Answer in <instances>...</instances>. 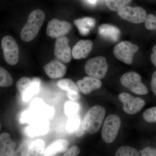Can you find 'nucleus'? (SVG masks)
<instances>
[{"mask_svg":"<svg viewBox=\"0 0 156 156\" xmlns=\"http://www.w3.org/2000/svg\"><path fill=\"white\" fill-rule=\"evenodd\" d=\"M45 19L44 11L39 9L32 11L29 15L27 22L20 32V38L23 41L30 42L39 33Z\"/></svg>","mask_w":156,"mask_h":156,"instance_id":"nucleus-1","label":"nucleus"},{"mask_svg":"<svg viewBox=\"0 0 156 156\" xmlns=\"http://www.w3.org/2000/svg\"><path fill=\"white\" fill-rule=\"evenodd\" d=\"M105 114V109L100 105H95L89 109L82 123L85 131L90 134L97 133L103 123Z\"/></svg>","mask_w":156,"mask_h":156,"instance_id":"nucleus-2","label":"nucleus"},{"mask_svg":"<svg viewBox=\"0 0 156 156\" xmlns=\"http://www.w3.org/2000/svg\"><path fill=\"white\" fill-rule=\"evenodd\" d=\"M41 82V80L38 78L30 79L23 77L18 80L16 87L23 101H28L38 92Z\"/></svg>","mask_w":156,"mask_h":156,"instance_id":"nucleus-3","label":"nucleus"},{"mask_svg":"<svg viewBox=\"0 0 156 156\" xmlns=\"http://www.w3.org/2000/svg\"><path fill=\"white\" fill-rule=\"evenodd\" d=\"M120 82L123 87L136 95H145L148 93L147 88L141 82V76L135 72L124 74L120 79Z\"/></svg>","mask_w":156,"mask_h":156,"instance_id":"nucleus-4","label":"nucleus"},{"mask_svg":"<svg viewBox=\"0 0 156 156\" xmlns=\"http://www.w3.org/2000/svg\"><path fill=\"white\" fill-rule=\"evenodd\" d=\"M121 126V121L119 116L112 114L107 117L101 131V137L104 141L108 144L114 141Z\"/></svg>","mask_w":156,"mask_h":156,"instance_id":"nucleus-5","label":"nucleus"},{"mask_svg":"<svg viewBox=\"0 0 156 156\" xmlns=\"http://www.w3.org/2000/svg\"><path fill=\"white\" fill-rule=\"evenodd\" d=\"M108 68L106 58L99 56L88 60L85 64V70L89 76L101 80L105 77Z\"/></svg>","mask_w":156,"mask_h":156,"instance_id":"nucleus-6","label":"nucleus"},{"mask_svg":"<svg viewBox=\"0 0 156 156\" xmlns=\"http://www.w3.org/2000/svg\"><path fill=\"white\" fill-rule=\"evenodd\" d=\"M138 50L137 45L128 41H124L115 46L113 52L117 59L126 64L131 65L133 63L134 54Z\"/></svg>","mask_w":156,"mask_h":156,"instance_id":"nucleus-7","label":"nucleus"},{"mask_svg":"<svg viewBox=\"0 0 156 156\" xmlns=\"http://www.w3.org/2000/svg\"><path fill=\"white\" fill-rule=\"evenodd\" d=\"M2 48L5 60L11 66L17 64L19 60V49L13 37L6 36L2 39Z\"/></svg>","mask_w":156,"mask_h":156,"instance_id":"nucleus-8","label":"nucleus"},{"mask_svg":"<svg viewBox=\"0 0 156 156\" xmlns=\"http://www.w3.org/2000/svg\"><path fill=\"white\" fill-rule=\"evenodd\" d=\"M120 101L124 105L123 110L129 115L136 114L145 106V101L140 97L134 96L126 92L120 93L119 95Z\"/></svg>","mask_w":156,"mask_h":156,"instance_id":"nucleus-9","label":"nucleus"},{"mask_svg":"<svg viewBox=\"0 0 156 156\" xmlns=\"http://www.w3.org/2000/svg\"><path fill=\"white\" fill-rule=\"evenodd\" d=\"M118 14L122 19L134 23L144 22L147 17L146 11L140 7L126 6L118 11Z\"/></svg>","mask_w":156,"mask_h":156,"instance_id":"nucleus-10","label":"nucleus"},{"mask_svg":"<svg viewBox=\"0 0 156 156\" xmlns=\"http://www.w3.org/2000/svg\"><path fill=\"white\" fill-rule=\"evenodd\" d=\"M71 29L72 25L69 23L53 18L48 23L47 34L52 38L57 39L69 33Z\"/></svg>","mask_w":156,"mask_h":156,"instance_id":"nucleus-11","label":"nucleus"},{"mask_svg":"<svg viewBox=\"0 0 156 156\" xmlns=\"http://www.w3.org/2000/svg\"><path fill=\"white\" fill-rule=\"evenodd\" d=\"M54 55L58 61L62 63H68L71 61L72 54L69 44V40L67 37L64 36L56 39Z\"/></svg>","mask_w":156,"mask_h":156,"instance_id":"nucleus-12","label":"nucleus"},{"mask_svg":"<svg viewBox=\"0 0 156 156\" xmlns=\"http://www.w3.org/2000/svg\"><path fill=\"white\" fill-rule=\"evenodd\" d=\"M46 74L51 79H57L63 77L67 70L66 66L62 62L53 60L44 67Z\"/></svg>","mask_w":156,"mask_h":156,"instance_id":"nucleus-13","label":"nucleus"},{"mask_svg":"<svg viewBox=\"0 0 156 156\" xmlns=\"http://www.w3.org/2000/svg\"><path fill=\"white\" fill-rule=\"evenodd\" d=\"M93 42L90 40H80L74 46L72 54L76 59L87 58L93 48Z\"/></svg>","mask_w":156,"mask_h":156,"instance_id":"nucleus-14","label":"nucleus"},{"mask_svg":"<svg viewBox=\"0 0 156 156\" xmlns=\"http://www.w3.org/2000/svg\"><path fill=\"white\" fill-rule=\"evenodd\" d=\"M76 85L80 91L85 95L100 89L101 87L100 80L90 76L85 77L82 80H78Z\"/></svg>","mask_w":156,"mask_h":156,"instance_id":"nucleus-15","label":"nucleus"},{"mask_svg":"<svg viewBox=\"0 0 156 156\" xmlns=\"http://www.w3.org/2000/svg\"><path fill=\"white\" fill-rule=\"evenodd\" d=\"M49 122L45 119H38L30 124L25 130L26 134L31 136L43 135L48 132Z\"/></svg>","mask_w":156,"mask_h":156,"instance_id":"nucleus-16","label":"nucleus"},{"mask_svg":"<svg viewBox=\"0 0 156 156\" xmlns=\"http://www.w3.org/2000/svg\"><path fill=\"white\" fill-rule=\"evenodd\" d=\"M30 105L31 110L44 119L51 118L54 114L53 109L47 105L41 98L34 99L31 102Z\"/></svg>","mask_w":156,"mask_h":156,"instance_id":"nucleus-17","label":"nucleus"},{"mask_svg":"<svg viewBox=\"0 0 156 156\" xmlns=\"http://www.w3.org/2000/svg\"><path fill=\"white\" fill-rule=\"evenodd\" d=\"M98 33L104 38L112 42L118 41L121 35L119 29L115 26L108 24L100 25L98 28Z\"/></svg>","mask_w":156,"mask_h":156,"instance_id":"nucleus-18","label":"nucleus"},{"mask_svg":"<svg viewBox=\"0 0 156 156\" xmlns=\"http://www.w3.org/2000/svg\"><path fill=\"white\" fill-rule=\"evenodd\" d=\"M17 144L11 139L9 133L0 134V156H12Z\"/></svg>","mask_w":156,"mask_h":156,"instance_id":"nucleus-19","label":"nucleus"},{"mask_svg":"<svg viewBox=\"0 0 156 156\" xmlns=\"http://www.w3.org/2000/svg\"><path fill=\"white\" fill-rule=\"evenodd\" d=\"M69 145V141L67 140L62 139L56 140L45 150L44 156H55L63 153L67 151Z\"/></svg>","mask_w":156,"mask_h":156,"instance_id":"nucleus-20","label":"nucleus"},{"mask_svg":"<svg viewBox=\"0 0 156 156\" xmlns=\"http://www.w3.org/2000/svg\"><path fill=\"white\" fill-rule=\"evenodd\" d=\"M95 19L91 17H85L74 20V23L77 27L80 34L83 36H87L95 27Z\"/></svg>","mask_w":156,"mask_h":156,"instance_id":"nucleus-21","label":"nucleus"},{"mask_svg":"<svg viewBox=\"0 0 156 156\" xmlns=\"http://www.w3.org/2000/svg\"><path fill=\"white\" fill-rule=\"evenodd\" d=\"M45 143L43 140L37 139L31 144L27 156H44L45 151Z\"/></svg>","mask_w":156,"mask_h":156,"instance_id":"nucleus-22","label":"nucleus"},{"mask_svg":"<svg viewBox=\"0 0 156 156\" xmlns=\"http://www.w3.org/2000/svg\"><path fill=\"white\" fill-rule=\"evenodd\" d=\"M56 85L60 89L65 90L67 92L75 91L80 92V89L76 84L71 79H64L59 80L56 83Z\"/></svg>","mask_w":156,"mask_h":156,"instance_id":"nucleus-23","label":"nucleus"},{"mask_svg":"<svg viewBox=\"0 0 156 156\" xmlns=\"http://www.w3.org/2000/svg\"><path fill=\"white\" fill-rule=\"evenodd\" d=\"M132 0H105V4L111 11H118L127 6Z\"/></svg>","mask_w":156,"mask_h":156,"instance_id":"nucleus-24","label":"nucleus"},{"mask_svg":"<svg viewBox=\"0 0 156 156\" xmlns=\"http://www.w3.org/2000/svg\"><path fill=\"white\" fill-rule=\"evenodd\" d=\"M38 115L32 110L23 112L20 117V122L21 124H31L40 118Z\"/></svg>","mask_w":156,"mask_h":156,"instance_id":"nucleus-25","label":"nucleus"},{"mask_svg":"<svg viewBox=\"0 0 156 156\" xmlns=\"http://www.w3.org/2000/svg\"><path fill=\"white\" fill-rule=\"evenodd\" d=\"M81 124L80 117L79 114L69 117L66 125V130L69 133L75 132Z\"/></svg>","mask_w":156,"mask_h":156,"instance_id":"nucleus-26","label":"nucleus"},{"mask_svg":"<svg viewBox=\"0 0 156 156\" xmlns=\"http://www.w3.org/2000/svg\"><path fill=\"white\" fill-rule=\"evenodd\" d=\"M13 80L10 73L0 66V87H9L13 84Z\"/></svg>","mask_w":156,"mask_h":156,"instance_id":"nucleus-27","label":"nucleus"},{"mask_svg":"<svg viewBox=\"0 0 156 156\" xmlns=\"http://www.w3.org/2000/svg\"><path fill=\"white\" fill-rule=\"evenodd\" d=\"M80 109V104L76 101H69L65 104V113L68 117L79 114Z\"/></svg>","mask_w":156,"mask_h":156,"instance_id":"nucleus-28","label":"nucleus"},{"mask_svg":"<svg viewBox=\"0 0 156 156\" xmlns=\"http://www.w3.org/2000/svg\"><path fill=\"white\" fill-rule=\"evenodd\" d=\"M116 156H140L139 152L136 149L128 146L121 147L115 153Z\"/></svg>","mask_w":156,"mask_h":156,"instance_id":"nucleus-29","label":"nucleus"},{"mask_svg":"<svg viewBox=\"0 0 156 156\" xmlns=\"http://www.w3.org/2000/svg\"><path fill=\"white\" fill-rule=\"evenodd\" d=\"M143 117L148 123H156V106L146 110L144 112Z\"/></svg>","mask_w":156,"mask_h":156,"instance_id":"nucleus-30","label":"nucleus"},{"mask_svg":"<svg viewBox=\"0 0 156 156\" xmlns=\"http://www.w3.org/2000/svg\"><path fill=\"white\" fill-rule=\"evenodd\" d=\"M145 27L148 30H156V16L153 14H150L147 15L145 20Z\"/></svg>","mask_w":156,"mask_h":156,"instance_id":"nucleus-31","label":"nucleus"},{"mask_svg":"<svg viewBox=\"0 0 156 156\" xmlns=\"http://www.w3.org/2000/svg\"><path fill=\"white\" fill-rule=\"evenodd\" d=\"M80 152V149L79 147L73 146L69 149L63 155L64 156H78Z\"/></svg>","mask_w":156,"mask_h":156,"instance_id":"nucleus-32","label":"nucleus"},{"mask_svg":"<svg viewBox=\"0 0 156 156\" xmlns=\"http://www.w3.org/2000/svg\"><path fill=\"white\" fill-rule=\"evenodd\" d=\"M142 156H156V149L152 147H147L140 151Z\"/></svg>","mask_w":156,"mask_h":156,"instance_id":"nucleus-33","label":"nucleus"},{"mask_svg":"<svg viewBox=\"0 0 156 156\" xmlns=\"http://www.w3.org/2000/svg\"><path fill=\"white\" fill-rule=\"evenodd\" d=\"M67 97L73 101H77L80 98L79 92L73 91V92H67Z\"/></svg>","mask_w":156,"mask_h":156,"instance_id":"nucleus-34","label":"nucleus"},{"mask_svg":"<svg viewBox=\"0 0 156 156\" xmlns=\"http://www.w3.org/2000/svg\"><path fill=\"white\" fill-rule=\"evenodd\" d=\"M151 87L152 91L156 96V71L153 73L151 81Z\"/></svg>","mask_w":156,"mask_h":156,"instance_id":"nucleus-35","label":"nucleus"},{"mask_svg":"<svg viewBox=\"0 0 156 156\" xmlns=\"http://www.w3.org/2000/svg\"><path fill=\"white\" fill-rule=\"evenodd\" d=\"M85 130H84V128H83V126H82V123H81L79 128L76 130V135L78 136V137H80V136H83L85 134Z\"/></svg>","mask_w":156,"mask_h":156,"instance_id":"nucleus-36","label":"nucleus"},{"mask_svg":"<svg viewBox=\"0 0 156 156\" xmlns=\"http://www.w3.org/2000/svg\"><path fill=\"white\" fill-rule=\"evenodd\" d=\"M151 61L156 67V45L153 48V53L151 54Z\"/></svg>","mask_w":156,"mask_h":156,"instance_id":"nucleus-37","label":"nucleus"},{"mask_svg":"<svg viewBox=\"0 0 156 156\" xmlns=\"http://www.w3.org/2000/svg\"><path fill=\"white\" fill-rule=\"evenodd\" d=\"M97 1L98 0H88L89 2L92 3V4H95Z\"/></svg>","mask_w":156,"mask_h":156,"instance_id":"nucleus-38","label":"nucleus"},{"mask_svg":"<svg viewBox=\"0 0 156 156\" xmlns=\"http://www.w3.org/2000/svg\"><path fill=\"white\" fill-rule=\"evenodd\" d=\"M1 124H0V130H1Z\"/></svg>","mask_w":156,"mask_h":156,"instance_id":"nucleus-39","label":"nucleus"}]
</instances>
